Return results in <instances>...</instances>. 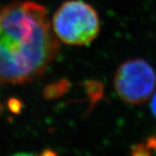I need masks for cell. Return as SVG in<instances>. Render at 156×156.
<instances>
[{
    "instance_id": "2",
    "label": "cell",
    "mask_w": 156,
    "mask_h": 156,
    "mask_svg": "<svg viewBox=\"0 0 156 156\" xmlns=\"http://www.w3.org/2000/svg\"><path fill=\"white\" fill-rule=\"evenodd\" d=\"M51 26L56 37L69 45L91 43L100 30V19L95 9L82 0L63 3L55 12Z\"/></svg>"
},
{
    "instance_id": "6",
    "label": "cell",
    "mask_w": 156,
    "mask_h": 156,
    "mask_svg": "<svg viewBox=\"0 0 156 156\" xmlns=\"http://www.w3.org/2000/svg\"><path fill=\"white\" fill-rule=\"evenodd\" d=\"M152 111H153V114L156 117V94L154 96L153 98V101H152Z\"/></svg>"
},
{
    "instance_id": "3",
    "label": "cell",
    "mask_w": 156,
    "mask_h": 156,
    "mask_svg": "<svg viewBox=\"0 0 156 156\" xmlns=\"http://www.w3.org/2000/svg\"><path fill=\"white\" fill-rule=\"evenodd\" d=\"M114 86L119 97L132 105H140L156 90V72L143 59H129L118 67Z\"/></svg>"
},
{
    "instance_id": "4",
    "label": "cell",
    "mask_w": 156,
    "mask_h": 156,
    "mask_svg": "<svg viewBox=\"0 0 156 156\" xmlns=\"http://www.w3.org/2000/svg\"><path fill=\"white\" fill-rule=\"evenodd\" d=\"M68 89H69V83L66 80H62L56 83L48 86V88H46L44 90V96L49 99L56 98L62 95L63 93H65Z\"/></svg>"
},
{
    "instance_id": "1",
    "label": "cell",
    "mask_w": 156,
    "mask_h": 156,
    "mask_svg": "<svg viewBox=\"0 0 156 156\" xmlns=\"http://www.w3.org/2000/svg\"><path fill=\"white\" fill-rule=\"evenodd\" d=\"M58 50L44 6L15 1L0 8V83H24L42 76Z\"/></svg>"
},
{
    "instance_id": "5",
    "label": "cell",
    "mask_w": 156,
    "mask_h": 156,
    "mask_svg": "<svg viewBox=\"0 0 156 156\" xmlns=\"http://www.w3.org/2000/svg\"><path fill=\"white\" fill-rule=\"evenodd\" d=\"M152 150H156V137H151L147 140L146 143H140L134 147L132 154L134 155H147Z\"/></svg>"
}]
</instances>
